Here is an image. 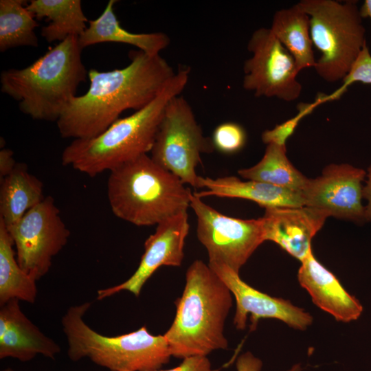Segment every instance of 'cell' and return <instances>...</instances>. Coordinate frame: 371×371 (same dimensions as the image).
Segmentation results:
<instances>
[{"label":"cell","instance_id":"cell-4","mask_svg":"<svg viewBox=\"0 0 371 371\" xmlns=\"http://www.w3.org/2000/svg\"><path fill=\"white\" fill-rule=\"evenodd\" d=\"M78 36H69L50 47L30 65L8 69L0 76L1 91L16 100L34 120L59 119L78 87L88 78Z\"/></svg>","mask_w":371,"mask_h":371},{"label":"cell","instance_id":"cell-7","mask_svg":"<svg viewBox=\"0 0 371 371\" xmlns=\"http://www.w3.org/2000/svg\"><path fill=\"white\" fill-rule=\"evenodd\" d=\"M297 3L310 18L313 44L321 54L314 67L317 74L328 82L342 81L366 43L357 3L302 0Z\"/></svg>","mask_w":371,"mask_h":371},{"label":"cell","instance_id":"cell-19","mask_svg":"<svg viewBox=\"0 0 371 371\" xmlns=\"http://www.w3.org/2000/svg\"><path fill=\"white\" fill-rule=\"evenodd\" d=\"M115 0H109L103 12L88 21L85 31L78 37L82 49L102 43H117L137 47L149 55H157L170 44L169 36L161 32L134 33L123 28L114 12Z\"/></svg>","mask_w":371,"mask_h":371},{"label":"cell","instance_id":"cell-11","mask_svg":"<svg viewBox=\"0 0 371 371\" xmlns=\"http://www.w3.org/2000/svg\"><path fill=\"white\" fill-rule=\"evenodd\" d=\"M21 268L36 281L46 275L70 232L51 196L30 210L10 231Z\"/></svg>","mask_w":371,"mask_h":371},{"label":"cell","instance_id":"cell-26","mask_svg":"<svg viewBox=\"0 0 371 371\" xmlns=\"http://www.w3.org/2000/svg\"><path fill=\"white\" fill-rule=\"evenodd\" d=\"M323 93H319L313 102H301L297 105L298 113L272 129L265 131L262 134V142L267 144H275L286 146L287 139L292 135L300 122L320 104L324 103Z\"/></svg>","mask_w":371,"mask_h":371},{"label":"cell","instance_id":"cell-23","mask_svg":"<svg viewBox=\"0 0 371 371\" xmlns=\"http://www.w3.org/2000/svg\"><path fill=\"white\" fill-rule=\"evenodd\" d=\"M238 173L246 180L298 192L303 190L308 179L289 160L286 146L275 144H267L262 158L256 165L240 169Z\"/></svg>","mask_w":371,"mask_h":371},{"label":"cell","instance_id":"cell-10","mask_svg":"<svg viewBox=\"0 0 371 371\" xmlns=\"http://www.w3.org/2000/svg\"><path fill=\"white\" fill-rule=\"evenodd\" d=\"M247 49L251 56L243 66V87L256 97L277 98L286 102L297 100L302 87L295 60L277 39L270 27L256 30Z\"/></svg>","mask_w":371,"mask_h":371},{"label":"cell","instance_id":"cell-24","mask_svg":"<svg viewBox=\"0 0 371 371\" xmlns=\"http://www.w3.org/2000/svg\"><path fill=\"white\" fill-rule=\"evenodd\" d=\"M14 245L0 220V306L12 299L34 303L37 297L36 281L19 266Z\"/></svg>","mask_w":371,"mask_h":371},{"label":"cell","instance_id":"cell-31","mask_svg":"<svg viewBox=\"0 0 371 371\" xmlns=\"http://www.w3.org/2000/svg\"><path fill=\"white\" fill-rule=\"evenodd\" d=\"M12 150L3 148L0 150V181L8 176L15 168L16 162Z\"/></svg>","mask_w":371,"mask_h":371},{"label":"cell","instance_id":"cell-17","mask_svg":"<svg viewBox=\"0 0 371 371\" xmlns=\"http://www.w3.org/2000/svg\"><path fill=\"white\" fill-rule=\"evenodd\" d=\"M297 279L313 302L337 321L347 323L361 316L363 310L361 302L315 258L313 251L301 262Z\"/></svg>","mask_w":371,"mask_h":371},{"label":"cell","instance_id":"cell-5","mask_svg":"<svg viewBox=\"0 0 371 371\" xmlns=\"http://www.w3.org/2000/svg\"><path fill=\"white\" fill-rule=\"evenodd\" d=\"M106 185L112 212L137 226L157 225L187 212L192 195L147 154L111 170Z\"/></svg>","mask_w":371,"mask_h":371},{"label":"cell","instance_id":"cell-8","mask_svg":"<svg viewBox=\"0 0 371 371\" xmlns=\"http://www.w3.org/2000/svg\"><path fill=\"white\" fill-rule=\"evenodd\" d=\"M211 139L204 136L192 107L180 95L168 104L153 148L152 159L176 175L184 184L197 188L196 168L202 154L212 153Z\"/></svg>","mask_w":371,"mask_h":371},{"label":"cell","instance_id":"cell-33","mask_svg":"<svg viewBox=\"0 0 371 371\" xmlns=\"http://www.w3.org/2000/svg\"><path fill=\"white\" fill-rule=\"evenodd\" d=\"M360 13L362 18H370L371 21V0H366L361 8Z\"/></svg>","mask_w":371,"mask_h":371},{"label":"cell","instance_id":"cell-1","mask_svg":"<svg viewBox=\"0 0 371 371\" xmlns=\"http://www.w3.org/2000/svg\"><path fill=\"white\" fill-rule=\"evenodd\" d=\"M130 63L108 71H88L89 87L74 97L57 126L64 138L88 139L105 131L124 111H138L154 100L176 71L160 54L131 51Z\"/></svg>","mask_w":371,"mask_h":371},{"label":"cell","instance_id":"cell-15","mask_svg":"<svg viewBox=\"0 0 371 371\" xmlns=\"http://www.w3.org/2000/svg\"><path fill=\"white\" fill-rule=\"evenodd\" d=\"M328 216L320 210L300 207H270L262 217L265 240L278 244L302 262L313 251V238Z\"/></svg>","mask_w":371,"mask_h":371},{"label":"cell","instance_id":"cell-3","mask_svg":"<svg viewBox=\"0 0 371 371\" xmlns=\"http://www.w3.org/2000/svg\"><path fill=\"white\" fill-rule=\"evenodd\" d=\"M232 295L208 264L194 260L186 271L183 293L175 301L173 322L164 334L171 355L183 359L226 349L224 328Z\"/></svg>","mask_w":371,"mask_h":371},{"label":"cell","instance_id":"cell-28","mask_svg":"<svg viewBox=\"0 0 371 371\" xmlns=\"http://www.w3.org/2000/svg\"><path fill=\"white\" fill-rule=\"evenodd\" d=\"M212 141L214 147L220 152L232 154L244 147L247 134L241 125L231 122H224L216 127Z\"/></svg>","mask_w":371,"mask_h":371},{"label":"cell","instance_id":"cell-32","mask_svg":"<svg viewBox=\"0 0 371 371\" xmlns=\"http://www.w3.org/2000/svg\"><path fill=\"white\" fill-rule=\"evenodd\" d=\"M367 180L363 188V199L366 201L365 214L366 222L371 223V162L366 172Z\"/></svg>","mask_w":371,"mask_h":371},{"label":"cell","instance_id":"cell-22","mask_svg":"<svg viewBox=\"0 0 371 371\" xmlns=\"http://www.w3.org/2000/svg\"><path fill=\"white\" fill-rule=\"evenodd\" d=\"M26 7L36 19L49 21L41 32L48 43L79 37L87 27L80 0H30Z\"/></svg>","mask_w":371,"mask_h":371},{"label":"cell","instance_id":"cell-9","mask_svg":"<svg viewBox=\"0 0 371 371\" xmlns=\"http://www.w3.org/2000/svg\"><path fill=\"white\" fill-rule=\"evenodd\" d=\"M190 207L197 217V238L207 250L209 263L225 265L239 273L265 241L262 217L241 219L226 216L194 193Z\"/></svg>","mask_w":371,"mask_h":371},{"label":"cell","instance_id":"cell-35","mask_svg":"<svg viewBox=\"0 0 371 371\" xmlns=\"http://www.w3.org/2000/svg\"><path fill=\"white\" fill-rule=\"evenodd\" d=\"M1 371H15V370H14L11 368H6L2 370Z\"/></svg>","mask_w":371,"mask_h":371},{"label":"cell","instance_id":"cell-14","mask_svg":"<svg viewBox=\"0 0 371 371\" xmlns=\"http://www.w3.org/2000/svg\"><path fill=\"white\" fill-rule=\"evenodd\" d=\"M189 228L187 212L157 225L155 233L144 243V252L134 273L120 284L98 290L97 299L102 300L122 291L138 297L144 284L160 267L181 266Z\"/></svg>","mask_w":371,"mask_h":371},{"label":"cell","instance_id":"cell-25","mask_svg":"<svg viewBox=\"0 0 371 371\" xmlns=\"http://www.w3.org/2000/svg\"><path fill=\"white\" fill-rule=\"evenodd\" d=\"M24 0L0 1V52L30 46L36 47L38 39L34 29L39 25Z\"/></svg>","mask_w":371,"mask_h":371},{"label":"cell","instance_id":"cell-34","mask_svg":"<svg viewBox=\"0 0 371 371\" xmlns=\"http://www.w3.org/2000/svg\"><path fill=\"white\" fill-rule=\"evenodd\" d=\"M302 367L300 363L295 364L287 371H301Z\"/></svg>","mask_w":371,"mask_h":371},{"label":"cell","instance_id":"cell-29","mask_svg":"<svg viewBox=\"0 0 371 371\" xmlns=\"http://www.w3.org/2000/svg\"><path fill=\"white\" fill-rule=\"evenodd\" d=\"M153 371H212V370L207 356H194L183 359L182 363L176 368Z\"/></svg>","mask_w":371,"mask_h":371},{"label":"cell","instance_id":"cell-18","mask_svg":"<svg viewBox=\"0 0 371 371\" xmlns=\"http://www.w3.org/2000/svg\"><path fill=\"white\" fill-rule=\"evenodd\" d=\"M201 188L206 190L194 192V195L201 199L209 196L244 199L254 201L265 209L304 206L302 192L260 181H243L234 176L216 179L199 176L197 188Z\"/></svg>","mask_w":371,"mask_h":371},{"label":"cell","instance_id":"cell-16","mask_svg":"<svg viewBox=\"0 0 371 371\" xmlns=\"http://www.w3.org/2000/svg\"><path fill=\"white\" fill-rule=\"evenodd\" d=\"M60 348L23 313L18 299L0 306V359L27 362L38 355L54 359Z\"/></svg>","mask_w":371,"mask_h":371},{"label":"cell","instance_id":"cell-2","mask_svg":"<svg viewBox=\"0 0 371 371\" xmlns=\"http://www.w3.org/2000/svg\"><path fill=\"white\" fill-rule=\"evenodd\" d=\"M190 72V67L181 66L146 106L117 119L94 137L74 139L62 153L63 165L93 177L150 152L166 108L185 89Z\"/></svg>","mask_w":371,"mask_h":371},{"label":"cell","instance_id":"cell-27","mask_svg":"<svg viewBox=\"0 0 371 371\" xmlns=\"http://www.w3.org/2000/svg\"><path fill=\"white\" fill-rule=\"evenodd\" d=\"M356 82L371 85V54L367 42L342 80V85L333 93L324 94L325 102L338 100Z\"/></svg>","mask_w":371,"mask_h":371},{"label":"cell","instance_id":"cell-12","mask_svg":"<svg viewBox=\"0 0 371 371\" xmlns=\"http://www.w3.org/2000/svg\"><path fill=\"white\" fill-rule=\"evenodd\" d=\"M366 177V170L350 164H329L320 176L308 179L302 191L304 206L320 210L328 217L364 223L362 181Z\"/></svg>","mask_w":371,"mask_h":371},{"label":"cell","instance_id":"cell-20","mask_svg":"<svg viewBox=\"0 0 371 371\" xmlns=\"http://www.w3.org/2000/svg\"><path fill=\"white\" fill-rule=\"evenodd\" d=\"M0 185V220L8 231L45 198L43 182L28 171L25 163L17 162Z\"/></svg>","mask_w":371,"mask_h":371},{"label":"cell","instance_id":"cell-21","mask_svg":"<svg viewBox=\"0 0 371 371\" xmlns=\"http://www.w3.org/2000/svg\"><path fill=\"white\" fill-rule=\"evenodd\" d=\"M270 29L293 57L299 71L315 67L310 18L298 3L276 12Z\"/></svg>","mask_w":371,"mask_h":371},{"label":"cell","instance_id":"cell-6","mask_svg":"<svg viewBox=\"0 0 371 371\" xmlns=\"http://www.w3.org/2000/svg\"><path fill=\"white\" fill-rule=\"evenodd\" d=\"M91 305L70 306L62 317L71 361L88 358L110 371H153L169 362L172 355L164 335H154L146 326L117 336L101 335L83 320Z\"/></svg>","mask_w":371,"mask_h":371},{"label":"cell","instance_id":"cell-13","mask_svg":"<svg viewBox=\"0 0 371 371\" xmlns=\"http://www.w3.org/2000/svg\"><path fill=\"white\" fill-rule=\"evenodd\" d=\"M208 265L223 281L236 300L233 323L236 329L245 328L249 315L251 331L256 328L258 321L263 318L276 319L300 330L312 324L313 317L303 308L288 300L272 297L254 289L244 282L239 273L225 265L208 263Z\"/></svg>","mask_w":371,"mask_h":371},{"label":"cell","instance_id":"cell-30","mask_svg":"<svg viewBox=\"0 0 371 371\" xmlns=\"http://www.w3.org/2000/svg\"><path fill=\"white\" fill-rule=\"evenodd\" d=\"M262 367V361L250 352L241 355L236 361L237 371H260Z\"/></svg>","mask_w":371,"mask_h":371}]
</instances>
